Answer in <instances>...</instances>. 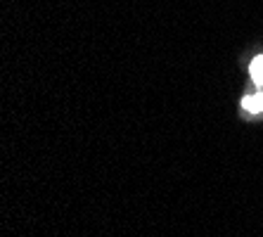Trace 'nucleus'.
Masks as SVG:
<instances>
[{
	"label": "nucleus",
	"mask_w": 263,
	"mask_h": 237,
	"mask_svg": "<svg viewBox=\"0 0 263 237\" xmlns=\"http://www.w3.org/2000/svg\"><path fill=\"white\" fill-rule=\"evenodd\" d=\"M242 107H245L247 112H251V114L263 112V90L261 93H254V95H247V98L242 100Z\"/></svg>",
	"instance_id": "nucleus-1"
},
{
	"label": "nucleus",
	"mask_w": 263,
	"mask_h": 237,
	"mask_svg": "<svg viewBox=\"0 0 263 237\" xmlns=\"http://www.w3.org/2000/svg\"><path fill=\"white\" fill-rule=\"evenodd\" d=\"M251 79H254V83L256 85H261L263 88V55H258L256 60L251 62Z\"/></svg>",
	"instance_id": "nucleus-2"
}]
</instances>
